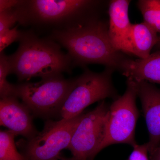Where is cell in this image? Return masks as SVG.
Instances as JSON below:
<instances>
[{
	"label": "cell",
	"instance_id": "22",
	"mask_svg": "<svg viewBox=\"0 0 160 160\" xmlns=\"http://www.w3.org/2000/svg\"><path fill=\"white\" fill-rule=\"evenodd\" d=\"M60 160H79L72 157L71 158H61Z\"/></svg>",
	"mask_w": 160,
	"mask_h": 160
},
{
	"label": "cell",
	"instance_id": "15",
	"mask_svg": "<svg viewBox=\"0 0 160 160\" xmlns=\"http://www.w3.org/2000/svg\"><path fill=\"white\" fill-rule=\"evenodd\" d=\"M15 136L9 130L0 132V160H26L17 149Z\"/></svg>",
	"mask_w": 160,
	"mask_h": 160
},
{
	"label": "cell",
	"instance_id": "5",
	"mask_svg": "<svg viewBox=\"0 0 160 160\" xmlns=\"http://www.w3.org/2000/svg\"><path fill=\"white\" fill-rule=\"evenodd\" d=\"M125 93L114 100L109 106L107 115L106 136L100 151L111 145L123 143L136 145V126L139 111L136 103L138 96L136 82L127 78Z\"/></svg>",
	"mask_w": 160,
	"mask_h": 160
},
{
	"label": "cell",
	"instance_id": "4",
	"mask_svg": "<svg viewBox=\"0 0 160 160\" xmlns=\"http://www.w3.org/2000/svg\"><path fill=\"white\" fill-rule=\"evenodd\" d=\"M114 70L106 68L101 72L85 68L79 77L74 78L64 99L58 114L62 119L73 118L83 113L86 107L107 98L119 97L112 83Z\"/></svg>",
	"mask_w": 160,
	"mask_h": 160
},
{
	"label": "cell",
	"instance_id": "7",
	"mask_svg": "<svg viewBox=\"0 0 160 160\" xmlns=\"http://www.w3.org/2000/svg\"><path fill=\"white\" fill-rule=\"evenodd\" d=\"M84 113L73 118L47 121L44 129L28 139L24 147L26 160H60V152L68 149Z\"/></svg>",
	"mask_w": 160,
	"mask_h": 160
},
{
	"label": "cell",
	"instance_id": "3",
	"mask_svg": "<svg viewBox=\"0 0 160 160\" xmlns=\"http://www.w3.org/2000/svg\"><path fill=\"white\" fill-rule=\"evenodd\" d=\"M19 46L13 54L7 56L10 73L20 82L32 78L42 79L71 73L72 61L61 46L48 38L39 37L32 29L22 31Z\"/></svg>",
	"mask_w": 160,
	"mask_h": 160
},
{
	"label": "cell",
	"instance_id": "13",
	"mask_svg": "<svg viewBox=\"0 0 160 160\" xmlns=\"http://www.w3.org/2000/svg\"><path fill=\"white\" fill-rule=\"evenodd\" d=\"M158 33L143 22L132 24L129 37V54L139 59H145L151 54L152 48L157 45Z\"/></svg>",
	"mask_w": 160,
	"mask_h": 160
},
{
	"label": "cell",
	"instance_id": "1",
	"mask_svg": "<svg viewBox=\"0 0 160 160\" xmlns=\"http://www.w3.org/2000/svg\"><path fill=\"white\" fill-rule=\"evenodd\" d=\"M103 1L19 0L14 9L19 25L39 31H63L100 17Z\"/></svg>",
	"mask_w": 160,
	"mask_h": 160
},
{
	"label": "cell",
	"instance_id": "14",
	"mask_svg": "<svg viewBox=\"0 0 160 160\" xmlns=\"http://www.w3.org/2000/svg\"><path fill=\"white\" fill-rule=\"evenodd\" d=\"M137 6L144 22L160 34V0H139Z\"/></svg>",
	"mask_w": 160,
	"mask_h": 160
},
{
	"label": "cell",
	"instance_id": "8",
	"mask_svg": "<svg viewBox=\"0 0 160 160\" xmlns=\"http://www.w3.org/2000/svg\"><path fill=\"white\" fill-rule=\"evenodd\" d=\"M109 106L102 101L94 109L84 113L68 149L79 160H93L106 136Z\"/></svg>",
	"mask_w": 160,
	"mask_h": 160
},
{
	"label": "cell",
	"instance_id": "2",
	"mask_svg": "<svg viewBox=\"0 0 160 160\" xmlns=\"http://www.w3.org/2000/svg\"><path fill=\"white\" fill-rule=\"evenodd\" d=\"M108 28L109 22L100 17L78 27L52 32L47 38L67 50L73 68L97 64L119 71L127 57L112 46Z\"/></svg>",
	"mask_w": 160,
	"mask_h": 160
},
{
	"label": "cell",
	"instance_id": "20",
	"mask_svg": "<svg viewBox=\"0 0 160 160\" xmlns=\"http://www.w3.org/2000/svg\"><path fill=\"white\" fill-rule=\"evenodd\" d=\"M19 2V0H0V12L14 8Z\"/></svg>",
	"mask_w": 160,
	"mask_h": 160
},
{
	"label": "cell",
	"instance_id": "10",
	"mask_svg": "<svg viewBox=\"0 0 160 160\" xmlns=\"http://www.w3.org/2000/svg\"><path fill=\"white\" fill-rule=\"evenodd\" d=\"M31 111L16 97L1 98L0 124L8 128L16 135H20L28 139L37 134L32 122Z\"/></svg>",
	"mask_w": 160,
	"mask_h": 160
},
{
	"label": "cell",
	"instance_id": "19",
	"mask_svg": "<svg viewBox=\"0 0 160 160\" xmlns=\"http://www.w3.org/2000/svg\"><path fill=\"white\" fill-rule=\"evenodd\" d=\"M133 147V150L127 160H150L147 143L141 145L137 144Z\"/></svg>",
	"mask_w": 160,
	"mask_h": 160
},
{
	"label": "cell",
	"instance_id": "18",
	"mask_svg": "<svg viewBox=\"0 0 160 160\" xmlns=\"http://www.w3.org/2000/svg\"><path fill=\"white\" fill-rule=\"evenodd\" d=\"M17 22L18 17L14 8L0 12V33L12 29Z\"/></svg>",
	"mask_w": 160,
	"mask_h": 160
},
{
	"label": "cell",
	"instance_id": "23",
	"mask_svg": "<svg viewBox=\"0 0 160 160\" xmlns=\"http://www.w3.org/2000/svg\"><path fill=\"white\" fill-rule=\"evenodd\" d=\"M156 46H157V47L158 48V49H160V35L159 36L158 42L157 45Z\"/></svg>",
	"mask_w": 160,
	"mask_h": 160
},
{
	"label": "cell",
	"instance_id": "6",
	"mask_svg": "<svg viewBox=\"0 0 160 160\" xmlns=\"http://www.w3.org/2000/svg\"><path fill=\"white\" fill-rule=\"evenodd\" d=\"M74 79H66L62 75L42 79L38 82H25L15 85L14 96L35 115L45 118L58 114Z\"/></svg>",
	"mask_w": 160,
	"mask_h": 160
},
{
	"label": "cell",
	"instance_id": "17",
	"mask_svg": "<svg viewBox=\"0 0 160 160\" xmlns=\"http://www.w3.org/2000/svg\"><path fill=\"white\" fill-rule=\"evenodd\" d=\"M21 35L22 31L18 29V26L0 33V53L12 43L18 42Z\"/></svg>",
	"mask_w": 160,
	"mask_h": 160
},
{
	"label": "cell",
	"instance_id": "11",
	"mask_svg": "<svg viewBox=\"0 0 160 160\" xmlns=\"http://www.w3.org/2000/svg\"><path fill=\"white\" fill-rule=\"evenodd\" d=\"M129 0H112L109 2L108 35L113 47L129 54V37L132 24L128 11Z\"/></svg>",
	"mask_w": 160,
	"mask_h": 160
},
{
	"label": "cell",
	"instance_id": "16",
	"mask_svg": "<svg viewBox=\"0 0 160 160\" xmlns=\"http://www.w3.org/2000/svg\"><path fill=\"white\" fill-rule=\"evenodd\" d=\"M10 73V66L7 56L2 52L0 53V96L1 98L15 97V85L7 81V77Z\"/></svg>",
	"mask_w": 160,
	"mask_h": 160
},
{
	"label": "cell",
	"instance_id": "12",
	"mask_svg": "<svg viewBox=\"0 0 160 160\" xmlns=\"http://www.w3.org/2000/svg\"><path fill=\"white\" fill-rule=\"evenodd\" d=\"M119 71L127 78L136 82L146 81L160 84V49L146 58L133 59L126 58Z\"/></svg>",
	"mask_w": 160,
	"mask_h": 160
},
{
	"label": "cell",
	"instance_id": "9",
	"mask_svg": "<svg viewBox=\"0 0 160 160\" xmlns=\"http://www.w3.org/2000/svg\"><path fill=\"white\" fill-rule=\"evenodd\" d=\"M135 82L149 132V155L160 145V89L146 81Z\"/></svg>",
	"mask_w": 160,
	"mask_h": 160
},
{
	"label": "cell",
	"instance_id": "21",
	"mask_svg": "<svg viewBox=\"0 0 160 160\" xmlns=\"http://www.w3.org/2000/svg\"><path fill=\"white\" fill-rule=\"evenodd\" d=\"M150 160H160V145L151 154L149 155Z\"/></svg>",
	"mask_w": 160,
	"mask_h": 160
}]
</instances>
